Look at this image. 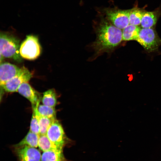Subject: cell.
I'll return each instance as SVG.
<instances>
[{"instance_id": "obj_18", "label": "cell", "mask_w": 161, "mask_h": 161, "mask_svg": "<svg viewBox=\"0 0 161 161\" xmlns=\"http://www.w3.org/2000/svg\"><path fill=\"white\" fill-rule=\"evenodd\" d=\"M144 12L137 8L131 9L129 16V24L138 26L141 21Z\"/></svg>"}, {"instance_id": "obj_15", "label": "cell", "mask_w": 161, "mask_h": 161, "mask_svg": "<svg viewBox=\"0 0 161 161\" xmlns=\"http://www.w3.org/2000/svg\"><path fill=\"white\" fill-rule=\"evenodd\" d=\"M38 147L43 152L48 151L62 149L52 142L46 134L40 135L38 141Z\"/></svg>"}, {"instance_id": "obj_19", "label": "cell", "mask_w": 161, "mask_h": 161, "mask_svg": "<svg viewBox=\"0 0 161 161\" xmlns=\"http://www.w3.org/2000/svg\"><path fill=\"white\" fill-rule=\"evenodd\" d=\"M38 110L41 115L49 118H56V112L55 107L43 104H39Z\"/></svg>"}, {"instance_id": "obj_16", "label": "cell", "mask_w": 161, "mask_h": 161, "mask_svg": "<svg viewBox=\"0 0 161 161\" xmlns=\"http://www.w3.org/2000/svg\"><path fill=\"white\" fill-rule=\"evenodd\" d=\"M157 20L156 14L153 12H144L141 19L140 25L143 28H151L156 24Z\"/></svg>"}, {"instance_id": "obj_12", "label": "cell", "mask_w": 161, "mask_h": 161, "mask_svg": "<svg viewBox=\"0 0 161 161\" xmlns=\"http://www.w3.org/2000/svg\"><path fill=\"white\" fill-rule=\"evenodd\" d=\"M39 136V135L29 131L25 137L14 147L15 148L25 146L37 148L38 146Z\"/></svg>"}, {"instance_id": "obj_8", "label": "cell", "mask_w": 161, "mask_h": 161, "mask_svg": "<svg viewBox=\"0 0 161 161\" xmlns=\"http://www.w3.org/2000/svg\"><path fill=\"white\" fill-rule=\"evenodd\" d=\"M15 152L19 161H41L40 151L27 146L15 148Z\"/></svg>"}, {"instance_id": "obj_20", "label": "cell", "mask_w": 161, "mask_h": 161, "mask_svg": "<svg viewBox=\"0 0 161 161\" xmlns=\"http://www.w3.org/2000/svg\"><path fill=\"white\" fill-rule=\"evenodd\" d=\"M30 131L38 135H40L39 123L36 116L35 112L32 108V114L31 118Z\"/></svg>"}, {"instance_id": "obj_1", "label": "cell", "mask_w": 161, "mask_h": 161, "mask_svg": "<svg viewBox=\"0 0 161 161\" xmlns=\"http://www.w3.org/2000/svg\"><path fill=\"white\" fill-rule=\"evenodd\" d=\"M122 40V31L106 20L100 23L92 46L97 54L112 50Z\"/></svg>"}, {"instance_id": "obj_9", "label": "cell", "mask_w": 161, "mask_h": 161, "mask_svg": "<svg viewBox=\"0 0 161 161\" xmlns=\"http://www.w3.org/2000/svg\"><path fill=\"white\" fill-rule=\"evenodd\" d=\"M21 68L8 62L1 63L0 66V85L5 83L16 75Z\"/></svg>"}, {"instance_id": "obj_10", "label": "cell", "mask_w": 161, "mask_h": 161, "mask_svg": "<svg viewBox=\"0 0 161 161\" xmlns=\"http://www.w3.org/2000/svg\"><path fill=\"white\" fill-rule=\"evenodd\" d=\"M17 92L27 99L31 103L32 107L35 106L40 101L38 93L28 82L24 83L21 84L18 89Z\"/></svg>"}, {"instance_id": "obj_7", "label": "cell", "mask_w": 161, "mask_h": 161, "mask_svg": "<svg viewBox=\"0 0 161 161\" xmlns=\"http://www.w3.org/2000/svg\"><path fill=\"white\" fill-rule=\"evenodd\" d=\"M46 135L52 142L63 148L66 138L61 125L57 119L49 127Z\"/></svg>"}, {"instance_id": "obj_21", "label": "cell", "mask_w": 161, "mask_h": 161, "mask_svg": "<svg viewBox=\"0 0 161 161\" xmlns=\"http://www.w3.org/2000/svg\"><path fill=\"white\" fill-rule=\"evenodd\" d=\"M4 57L1 53H0V63H1V61H2Z\"/></svg>"}, {"instance_id": "obj_3", "label": "cell", "mask_w": 161, "mask_h": 161, "mask_svg": "<svg viewBox=\"0 0 161 161\" xmlns=\"http://www.w3.org/2000/svg\"><path fill=\"white\" fill-rule=\"evenodd\" d=\"M41 47L38 37L28 35L21 44L19 52L22 58L29 60L37 58L41 53Z\"/></svg>"}, {"instance_id": "obj_6", "label": "cell", "mask_w": 161, "mask_h": 161, "mask_svg": "<svg viewBox=\"0 0 161 161\" xmlns=\"http://www.w3.org/2000/svg\"><path fill=\"white\" fill-rule=\"evenodd\" d=\"M131 9L128 10H107L106 16L113 24L123 30L129 24V16Z\"/></svg>"}, {"instance_id": "obj_13", "label": "cell", "mask_w": 161, "mask_h": 161, "mask_svg": "<svg viewBox=\"0 0 161 161\" xmlns=\"http://www.w3.org/2000/svg\"><path fill=\"white\" fill-rule=\"evenodd\" d=\"M41 161H66L63 149H59L43 152Z\"/></svg>"}, {"instance_id": "obj_14", "label": "cell", "mask_w": 161, "mask_h": 161, "mask_svg": "<svg viewBox=\"0 0 161 161\" xmlns=\"http://www.w3.org/2000/svg\"><path fill=\"white\" fill-rule=\"evenodd\" d=\"M140 29L138 26L129 24L123 30L122 40L136 41Z\"/></svg>"}, {"instance_id": "obj_17", "label": "cell", "mask_w": 161, "mask_h": 161, "mask_svg": "<svg viewBox=\"0 0 161 161\" xmlns=\"http://www.w3.org/2000/svg\"><path fill=\"white\" fill-rule=\"evenodd\" d=\"M42 102L44 105L55 107L57 103V100L54 90L49 89L44 92L43 94Z\"/></svg>"}, {"instance_id": "obj_4", "label": "cell", "mask_w": 161, "mask_h": 161, "mask_svg": "<svg viewBox=\"0 0 161 161\" xmlns=\"http://www.w3.org/2000/svg\"><path fill=\"white\" fill-rule=\"evenodd\" d=\"M136 41L150 52L157 50L161 44V39L151 28H141Z\"/></svg>"}, {"instance_id": "obj_5", "label": "cell", "mask_w": 161, "mask_h": 161, "mask_svg": "<svg viewBox=\"0 0 161 161\" xmlns=\"http://www.w3.org/2000/svg\"><path fill=\"white\" fill-rule=\"evenodd\" d=\"M32 77V74L30 71L23 66L16 75L1 87L7 92H17L20 85L24 83L28 82Z\"/></svg>"}, {"instance_id": "obj_2", "label": "cell", "mask_w": 161, "mask_h": 161, "mask_svg": "<svg viewBox=\"0 0 161 161\" xmlns=\"http://www.w3.org/2000/svg\"><path fill=\"white\" fill-rule=\"evenodd\" d=\"M20 41L14 36L6 32L0 35V53L4 57L21 62L22 57L19 52Z\"/></svg>"}, {"instance_id": "obj_11", "label": "cell", "mask_w": 161, "mask_h": 161, "mask_svg": "<svg viewBox=\"0 0 161 161\" xmlns=\"http://www.w3.org/2000/svg\"><path fill=\"white\" fill-rule=\"evenodd\" d=\"M40 102V101H39L35 106L32 107V108L35 110L36 116L38 120L40 135H45L46 134L49 127L56 119V118H49L41 115L38 110V108Z\"/></svg>"}]
</instances>
